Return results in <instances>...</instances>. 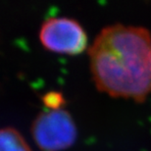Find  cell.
Here are the masks:
<instances>
[{
	"label": "cell",
	"mask_w": 151,
	"mask_h": 151,
	"mask_svg": "<svg viewBox=\"0 0 151 151\" xmlns=\"http://www.w3.org/2000/svg\"><path fill=\"white\" fill-rule=\"evenodd\" d=\"M43 102L48 109H59L64 103V97L61 93L56 91L48 92L44 95Z\"/></svg>",
	"instance_id": "5b68a950"
},
{
	"label": "cell",
	"mask_w": 151,
	"mask_h": 151,
	"mask_svg": "<svg viewBox=\"0 0 151 151\" xmlns=\"http://www.w3.org/2000/svg\"><path fill=\"white\" fill-rule=\"evenodd\" d=\"M0 151H32L23 135L14 128L0 129Z\"/></svg>",
	"instance_id": "277c9868"
},
{
	"label": "cell",
	"mask_w": 151,
	"mask_h": 151,
	"mask_svg": "<svg viewBox=\"0 0 151 151\" xmlns=\"http://www.w3.org/2000/svg\"><path fill=\"white\" fill-rule=\"evenodd\" d=\"M39 38L44 47L54 52L78 54L86 49L87 35L78 21L68 17H52L41 25Z\"/></svg>",
	"instance_id": "3957f363"
},
{
	"label": "cell",
	"mask_w": 151,
	"mask_h": 151,
	"mask_svg": "<svg viewBox=\"0 0 151 151\" xmlns=\"http://www.w3.org/2000/svg\"><path fill=\"white\" fill-rule=\"evenodd\" d=\"M88 53L93 78L101 91L137 101L151 93V37L146 29L107 26Z\"/></svg>",
	"instance_id": "6da1fadb"
},
{
	"label": "cell",
	"mask_w": 151,
	"mask_h": 151,
	"mask_svg": "<svg viewBox=\"0 0 151 151\" xmlns=\"http://www.w3.org/2000/svg\"><path fill=\"white\" fill-rule=\"evenodd\" d=\"M37 145L45 151L69 147L77 138V127L70 113L63 108L48 109L35 118L32 128Z\"/></svg>",
	"instance_id": "7a4b0ae2"
}]
</instances>
